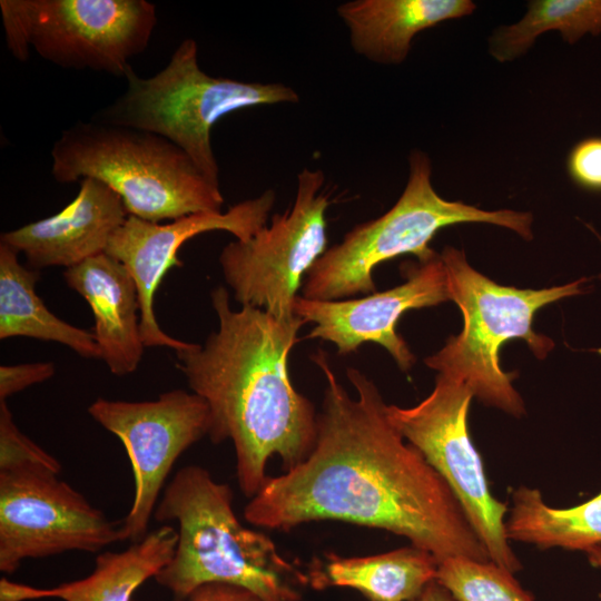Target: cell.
Masks as SVG:
<instances>
[{"label":"cell","instance_id":"obj_7","mask_svg":"<svg viewBox=\"0 0 601 601\" xmlns=\"http://www.w3.org/2000/svg\"><path fill=\"white\" fill-rule=\"evenodd\" d=\"M125 79V91L92 119L169 139L216 185L219 167L210 141L214 125L239 109L299 100L284 83L246 82L204 72L191 38L179 43L156 75L142 78L131 68Z\"/></svg>","mask_w":601,"mask_h":601},{"label":"cell","instance_id":"obj_27","mask_svg":"<svg viewBox=\"0 0 601 601\" xmlns=\"http://www.w3.org/2000/svg\"><path fill=\"white\" fill-rule=\"evenodd\" d=\"M176 601H262L250 590L229 583L209 582L193 590L186 598Z\"/></svg>","mask_w":601,"mask_h":601},{"label":"cell","instance_id":"obj_15","mask_svg":"<svg viewBox=\"0 0 601 601\" xmlns=\"http://www.w3.org/2000/svg\"><path fill=\"white\" fill-rule=\"evenodd\" d=\"M73 200L59 213L1 234L0 243L22 253L32 269L70 268L106 253L128 214L120 196L95 178H82Z\"/></svg>","mask_w":601,"mask_h":601},{"label":"cell","instance_id":"obj_3","mask_svg":"<svg viewBox=\"0 0 601 601\" xmlns=\"http://www.w3.org/2000/svg\"><path fill=\"white\" fill-rule=\"evenodd\" d=\"M231 487L199 465L176 472L154 518L178 523L171 561L155 580L176 600L197 587L220 582L250 590L262 601H298L296 583H308L263 532L244 526L233 510Z\"/></svg>","mask_w":601,"mask_h":601},{"label":"cell","instance_id":"obj_1","mask_svg":"<svg viewBox=\"0 0 601 601\" xmlns=\"http://www.w3.org/2000/svg\"><path fill=\"white\" fill-rule=\"evenodd\" d=\"M312 358L326 382L315 445L294 469L267 477L245 505V520L285 531L342 521L404 536L437 562L491 561L449 485L390 421L374 382L348 367L353 398L322 349Z\"/></svg>","mask_w":601,"mask_h":601},{"label":"cell","instance_id":"obj_4","mask_svg":"<svg viewBox=\"0 0 601 601\" xmlns=\"http://www.w3.org/2000/svg\"><path fill=\"white\" fill-rule=\"evenodd\" d=\"M51 157L56 181L98 179L120 196L128 215L147 221L220 211L224 204L219 185L181 148L155 132L77 121L56 140Z\"/></svg>","mask_w":601,"mask_h":601},{"label":"cell","instance_id":"obj_5","mask_svg":"<svg viewBox=\"0 0 601 601\" xmlns=\"http://www.w3.org/2000/svg\"><path fill=\"white\" fill-rule=\"evenodd\" d=\"M440 255L446 269L450 300L459 306L464 324L459 335L451 336L424 363L465 385L485 405L522 416L524 402L512 385L516 373L501 368L500 348L509 339L521 338L538 358H544L554 343L534 332L535 313L550 303L583 293L581 286L587 279L521 289L500 285L475 270L463 250L446 246Z\"/></svg>","mask_w":601,"mask_h":601},{"label":"cell","instance_id":"obj_18","mask_svg":"<svg viewBox=\"0 0 601 601\" xmlns=\"http://www.w3.org/2000/svg\"><path fill=\"white\" fill-rule=\"evenodd\" d=\"M474 10L471 0H352L336 9L353 50L385 65L403 62L418 32Z\"/></svg>","mask_w":601,"mask_h":601},{"label":"cell","instance_id":"obj_24","mask_svg":"<svg viewBox=\"0 0 601 601\" xmlns=\"http://www.w3.org/2000/svg\"><path fill=\"white\" fill-rule=\"evenodd\" d=\"M22 469H48L60 474L61 464L18 428L7 401L0 400V472Z\"/></svg>","mask_w":601,"mask_h":601},{"label":"cell","instance_id":"obj_17","mask_svg":"<svg viewBox=\"0 0 601 601\" xmlns=\"http://www.w3.org/2000/svg\"><path fill=\"white\" fill-rule=\"evenodd\" d=\"M178 531L161 525L121 552H104L86 578L50 589L0 581V601L58 598L63 601H132L131 595L146 580L155 578L173 559Z\"/></svg>","mask_w":601,"mask_h":601},{"label":"cell","instance_id":"obj_13","mask_svg":"<svg viewBox=\"0 0 601 601\" xmlns=\"http://www.w3.org/2000/svg\"><path fill=\"white\" fill-rule=\"evenodd\" d=\"M275 204V191L243 200L226 213L199 211L168 224L147 221L128 215L114 233L106 253L119 260L131 274L140 306V335L147 347H168L176 352L189 348L187 343L165 333L156 318L155 294L167 270L183 266L179 248L190 238L206 231L225 230L246 240L267 225Z\"/></svg>","mask_w":601,"mask_h":601},{"label":"cell","instance_id":"obj_6","mask_svg":"<svg viewBox=\"0 0 601 601\" xmlns=\"http://www.w3.org/2000/svg\"><path fill=\"white\" fill-rule=\"evenodd\" d=\"M432 166L426 154L408 156V179L395 205L378 218L355 226L343 240L316 260L305 276L303 297L338 300L375 293L373 273L380 264L412 254L417 262L431 258L428 246L435 234L460 223H486L533 238V216L512 209L484 210L462 201L442 198L431 183Z\"/></svg>","mask_w":601,"mask_h":601},{"label":"cell","instance_id":"obj_28","mask_svg":"<svg viewBox=\"0 0 601 601\" xmlns=\"http://www.w3.org/2000/svg\"><path fill=\"white\" fill-rule=\"evenodd\" d=\"M412 601H456L436 580L430 583L423 593Z\"/></svg>","mask_w":601,"mask_h":601},{"label":"cell","instance_id":"obj_21","mask_svg":"<svg viewBox=\"0 0 601 601\" xmlns=\"http://www.w3.org/2000/svg\"><path fill=\"white\" fill-rule=\"evenodd\" d=\"M512 501L505 522L509 540L540 549L583 551L601 543V493L582 504L555 509L544 502L538 489L520 486L513 491Z\"/></svg>","mask_w":601,"mask_h":601},{"label":"cell","instance_id":"obj_11","mask_svg":"<svg viewBox=\"0 0 601 601\" xmlns=\"http://www.w3.org/2000/svg\"><path fill=\"white\" fill-rule=\"evenodd\" d=\"M59 474L48 469L0 472V571L11 574L26 559L69 551L95 553L126 538Z\"/></svg>","mask_w":601,"mask_h":601},{"label":"cell","instance_id":"obj_10","mask_svg":"<svg viewBox=\"0 0 601 601\" xmlns=\"http://www.w3.org/2000/svg\"><path fill=\"white\" fill-rule=\"evenodd\" d=\"M324 185L322 170L304 168L297 175L292 207L275 214L272 225L249 239H236L223 248V275L242 306L260 308L278 318L295 316L296 293L327 249L331 199Z\"/></svg>","mask_w":601,"mask_h":601},{"label":"cell","instance_id":"obj_25","mask_svg":"<svg viewBox=\"0 0 601 601\" xmlns=\"http://www.w3.org/2000/svg\"><path fill=\"white\" fill-rule=\"evenodd\" d=\"M572 181L590 191H601V137H588L577 142L566 159Z\"/></svg>","mask_w":601,"mask_h":601},{"label":"cell","instance_id":"obj_20","mask_svg":"<svg viewBox=\"0 0 601 601\" xmlns=\"http://www.w3.org/2000/svg\"><path fill=\"white\" fill-rule=\"evenodd\" d=\"M18 254L0 243V338L57 342L82 357H101L92 333L62 321L43 304L35 289L38 270L21 265Z\"/></svg>","mask_w":601,"mask_h":601},{"label":"cell","instance_id":"obj_12","mask_svg":"<svg viewBox=\"0 0 601 601\" xmlns=\"http://www.w3.org/2000/svg\"><path fill=\"white\" fill-rule=\"evenodd\" d=\"M90 416L116 435L129 457L135 483L134 500L122 521L126 540H141L164 483L177 459L208 436L210 412L206 401L181 388L157 400L129 402L97 398Z\"/></svg>","mask_w":601,"mask_h":601},{"label":"cell","instance_id":"obj_23","mask_svg":"<svg viewBox=\"0 0 601 601\" xmlns=\"http://www.w3.org/2000/svg\"><path fill=\"white\" fill-rule=\"evenodd\" d=\"M508 569L464 556L439 562L436 581L456 601H534Z\"/></svg>","mask_w":601,"mask_h":601},{"label":"cell","instance_id":"obj_19","mask_svg":"<svg viewBox=\"0 0 601 601\" xmlns=\"http://www.w3.org/2000/svg\"><path fill=\"white\" fill-rule=\"evenodd\" d=\"M437 565L432 553L411 545L366 556L326 553L307 577L318 590L351 588L371 601H412L436 580Z\"/></svg>","mask_w":601,"mask_h":601},{"label":"cell","instance_id":"obj_8","mask_svg":"<svg viewBox=\"0 0 601 601\" xmlns=\"http://www.w3.org/2000/svg\"><path fill=\"white\" fill-rule=\"evenodd\" d=\"M6 45L19 61L32 48L66 69L124 77L157 24L146 0H0Z\"/></svg>","mask_w":601,"mask_h":601},{"label":"cell","instance_id":"obj_22","mask_svg":"<svg viewBox=\"0 0 601 601\" xmlns=\"http://www.w3.org/2000/svg\"><path fill=\"white\" fill-rule=\"evenodd\" d=\"M558 30L568 43L584 35L601 33V0H533L528 12L516 23L496 29L489 40V51L499 62L512 61L524 55L535 39Z\"/></svg>","mask_w":601,"mask_h":601},{"label":"cell","instance_id":"obj_16","mask_svg":"<svg viewBox=\"0 0 601 601\" xmlns=\"http://www.w3.org/2000/svg\"><path fill=\"white\" fill-rule=\"evenodd\" d=\"M67 285L80 294L93 314L92 335L109 371L118 376L135 372L141 361L140 306L136 283L107 253L67 268Z\"/></svg>","mask_w":601,"mask_h":601},{"label":"cell","instance_id":"obj_30","mask_svg":"<svg viewBox=\"0 0 601 601\" xmlns=\"http://www.w3.org/2000/svg\"><path fill=\"white\" fill-rule=\"evenodd\" d=\"M589 227L598 236L599 240L601 242V235H599L591 226ZM599 278L601 279V274L599 275Z\"/></svg>","mask_w":601,"mask_h":601},{"label":"cell","instance_id":"obj_29","mask_svg":"<svg viewBox=\"0 0 601 601\" xmlns=\"http://www.w3.org/2000/svg\"><path fill=\"white\" fill-rule=\"evenodd\" d=\"M589 562L594 566L601 570V543L591 546L587 551Z\"/></svg>","mask_w":601,"mask_h":601},{"label":"cell","instance_id":"obj_2","mask_svg":"<svg viewBox=\"0 0 601 601\" xmlns=\"http://www.w3.org/2000/svg\"><path fill=\"white\" fill-rule=\"evenodd\" d=\"M210 298L218 329L204 345L176 352L177 367L209 407L211 442L231 441L239 489L252 499L268 477L269 459L277 456L286 472L315 445V407L296 391L287 366L306 323L249 305L233 311L223 286Z\"/></svg>","mask_w":601,"mask_h":601},{"label":"cell","instance_id":"obj_26","mask_svg":"<svg viewBox=\"0 0 601 601\" xmlns=\"http://www.w3.org/2000/svg\"><path fill=\"white\" fill-rule=\"evenodd\" d=\"M55 372V364L51 362L1 365L0 400L6 401L12 394L51 378Z\"/></svg>","mask_w":601,"mask_h":601},{"label":"cell","instance_id":"obj_9","mask_svg":"<svg viewBox=\"0 0 601 601\" xmlns=\"http://www.w3.org/2000/svg\"><path fill=\"white\" fill-rule=\"evenodd\" d=\"M459 381L437 374L432 392L412 407L387 405L390 421L455 495L490 560L515 573L522 564L505 529L506 504L495 499L467 430L473 398Z\"/></svg>","mask_w":601,"mask_h":601},{"label":"cell","instance_id":"obj_14","mask_svg":"<svg viewBox=\"0 0 601 601\" xmlns=\"http://www.w3.org/2000/svg\"><path fill=\"white\" fill-rule=\"evenodd\" d=\"M405 282L384 292L355 299L314 300L297 296L294 314L314 327L307 338L333 343L339 355L357 351L364 343L383 346L402 372L416 358L397 333L401 316L412 309L436 306L450 300L447 275L441 255L410 265Z\"/></svg>","mask_w":601,"mask_h":601}]
</instances>
